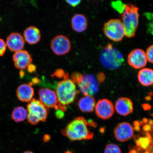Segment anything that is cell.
I'll list each match as a JSON object with an SVG mask.
<instances>
[{
	"mask_svg": "<svg viewBox=\"0 0 153 153\" xmlns=\"http://www.w3.org/2000/svg\"><path fill=\"white\" fill-rule=\"evenodd\" d=\"M88 122L83 117H78L68 123L62 133L71 141L89 140L94 134L88 128Z\"/></svg>",
	"mask_w": 153,
	"mask_h": 153,
	"instance_id": "6da1fadb",
	"label": "cell"
},
{
	"mask_svg": "<svg viewBox=\"0 0 153 153\" xmlns=\"http://www.w3.org/2000/svg\"><path fill=\"white\" fill-rule=\"evenodd\" d=\"M78 91L76 85L69 78L57 83L56 91L59 109L63 112L75 100Z\"/></svg>",
	"mask_w": 153,
	"mask_h": 153,
	"instance_id": "7a4b0ae2",
	"label": "cell"
},
{
	"mask_svg": "<svg viewBox=\"0 0 153 153\" xmlns=\"http://www.w3.org/2000/svg\"><path fill=\"white\" fill-rule=\"evenodd\" d=\"M139 8L134 5L126 4L125 8L122 14V22L125 30L126 37H134L139 23Z\"/></svg>",
	"mask_w": 153,
	"mask_h": 153,
	"instance_id": "3957f363",
	"label": "cell"
},
{
	"mask_svg": "<svg viewBox=\"0 0 153 153\" xmlns=\"http://www.w3.org/2000/svg\"><path fill=\"white\" fill-rule=\"evenodd\" d=\"M100 61L105 68L108 70H116L121 66L124 62L121 53L114 48L111 44H108L101 53Z\"/></svg>",
	"mask_w": 153,
	"mask_h": 153,
	"instance_id": "277c9868",
	"label": "cell"
},
{
	"mask_svg": "<svg viewBox=\"0 0 153 153\" xmlns=\"http://www.w3.org/2000/svg\"><path fill=\"white\" fill-rule=\"evenodd\" d=\"M28 114L27 118L29 123L35 125L40 121L45 122L48 116V108L39 100L32 99L27 106Z\"/></svg>",
	"mask_w": 153,
	"mask_h": 153,
	"instance_id": "5b68a950",
	"label": "cell"
},
{
	"mask_svg": "<svg viewBox=\"0 0 153 153\" xmlns=\"http://www.w3.org/2000/svg\"><path fill=\"white\" fill-rule=\"evenodd\" d=\"M104 33L109 39L114 42H120L125 36V30L121 20L117 19H111L105 24Z\"/></svg>",
	"mask_w": 153,
	"mask_h": 153,
	"instance_id": "8992f818",
	"label": "cell"
},
{
	"mask_svg": "<svg viewBox=\"0 0 153 153\" xmlns=\"http://www.w3.org/2000/svg\"><path fill=\"white\" fill-rule=\"evenodd\" d=\"M99 82L92 74L83 76L82 81L77 85L79 90L85 96H92L99 91Z\"/></svg>",
	"mask_w": 153,
	"mask_h": 153,
	"instance_id": "52a82bcc",
	"label": "cell"
},
{
	"mask_svg": "<svg viewBox=\"0 0 153 153\" xmlns=\"http://www.w3.org/2000/svg\"><path fill=\"white\" fill-rule=\"evenodd\" d=\"M51 48L53 52L57 55H63L69 52L71 43L69 39L64 35H58L52 39Z\"/></svg>",
	"mask_w": 153,
	"mask_h": 153,
	"instance_id": "ba28073f",
	"label": "cell"
},
{
	"mask_svg": "<svg viewBox=\"0 0 153 153\" xmlns=\"http://www.w3.org/2000/svg\"><path fill=\"white\" fill-rule=\"evenodd\" d=\"M40 101L48 108H53L55 110L60 109L56 93L49 89L42 88L38 91Z\"/></svg>",
	"mask_w": 153,
	"mask_h": 153,
	"instance_id": "9c48e42d",
	"label": "cell"
},
{
	"mask_svg": "<svg viewBox=\"0 0 153 153\" xmlns=\"http://www.w3.org/2000/svg\"><path fill=\"white\" fill-rule=\"evenodd\" d=\"M127 61L129 65L135 69L144 68L148 62L146 52L140 49L131 51L128 55Z\"/></svg>",
	"mask_w": 153,
	"mask_h": 153,
	"instance_id": "30bf717a",
	"label": "cell"
},
{
	"mask_svg": "<svg viewBox=\"0 0 153 153\" xmlns=\"http://www.w3.org/2000/svg\"><path fill=\"white\" fill-rule=\"evenodd\" d=\"M96 114L99 118L104 120L111 117L114 112V107L111 101L107 99L99 100L96 104Z\"/></svg>",
	"mask_w": 153,
	"mask_h": 153,
	"instance_id": "8fae6325",
	"label": "cell"
},
{
	"mask_svg": "<svg viewBox=\"0 0 153 153\" xmlns=\"http://www.w3.org/2000/svg\"><path fill=\"white\" fill-rule=\"evenodd\" d=\"M116 139L121 142H126L132 138L134 134L132 126L128 122H122L118 124L114 129Z\"/></svg>",
	"mask_w": 153,
	"mask_h": 153,
	"instance_id": "7c38bea8",
	"label": "cell"
},
{
	"mask_svg": "<svg viewBox=\"0 0 153 153\" xmlns=\"http://www.w3.org/2000/svg\"><path fill=\"white\" fill-rule=\"evenodd\" d=\"M13 60L15 67L22 70L31 64L32 59L28 51L22 50L15 53L13 55Z\"/></svg>",
	"mask_w": 153,
	"mask_h": 153,
	"instance_id": "4fadbf2b",
	"label": "cell"
},
{
	"mask_svg": "<svg viewBox=\"0 0 153 153\" xmlns=\"http://www.w3.org/2000/svg\"><path fill=\"white\" fill-rule=\"evenodd\" d=\"M6 45L10 51L16 52L22 51L25 45L24 38L16 32L11 33L7 38Z\"/></svg>",
	"mask_w": 153,
	"mask_h": 153,
	"instance_id": "5bb4252c",
	"label": "cell"
},
{
	"mask_svg": "<svg viewBox=\"0 0 153 153\" xmlns=\"http://www.w3.org/2000/svg\"><path fill=\"white\" fill-rule=\"evenodd\" d=\"M116 112L122 116H127L133 112V104L131 99L127 97H122L118 99L115 105Z\"/></svg>",
	"mask_w": 153,
	"mask_h": 153,
	"instance_id": "9a60e30c",
	"label": "cell"
},
{
	"mask_svg": "<svg viewBox=\"0 0 153 153\" xmlns=\"http://www.w3.org/2000/svg\"><path fill=\"white\" fill-rule=\"evenodd\" d=\"M16 94L19 100L28 102L32 100L34 95V90L29 84H22L17 89Z\"/></svg>",
	"mask_w": 153,
	"mask_h": 153,
	"instance_id": "2e32d148",
	"label": "cell"
},
{
	"mask_svg": "<svg viewBox=\"0 0 153 153\" xmlns=\"http://www.w3.org/2000/svg\"><path fill=\"white\" fill-rule=\"evenodd\" d=\"M24 35L25 40L30 45L37 43L41 40V32L35 26H30L27 28L25 30Z\"/></svg>",
	"mask_w": 153,
	"mask_h": 153,
	"instance_id": "e0dca14e",
	"label": "cell"
},
{
	"mask_svg": "<svg viewBox=\"0 0 153 153\" xmlns=\"http://www.w3.org/2000/svg\"><path fill=\"white\" fill-rule=\"evenodd\" d=\"M96 100L92 96H85L78 101L77 105L80 110L84 112H91L95 109Z\"/></svg>",
	"mask_w": 153,
	"mask_h": 153,
	"instance_id": "ac0fdd59",
	"label": "cell"
},
{
	"mask_svg": "<svg viewBox=\"0 0 153 153\" xmlns=\"http://www.w3.org/2000/svg\"><path fill=\"white\" fill-rule=\"evenodd\" d=\"M71 23L73 29L78 32L85 31L88 25L87 18L81 14L74 15L72 19Z\"/></svg>",
	"mask_w": 153,
	"mask_h": 153,
	"instance_id": "d6986e66",
	"label": "cell"
},
{
	"mask_svg": "<svg viewBox=\"0 0 153 153\" xmlns=\"http://www.w3.org/2000/svg\"><path fill=\"white\" fill-rule=\"evenodd\" d=\"M137 78L140 83L145 86H149L153 84V70L145 68L141 69L138 72Z\"/></svg>",
	"mask_w": 153,
	"mask_h": 153,
	"instance_id": "ffe728a7",
	"label": "cell"
},
{
	"mask_svg": "<svg viewBox=\"0 0 153 153\" xmlns=\"http://www.w3.org/2000/svg\"><path fill=\"white\" fill-rule=\"evenodd\" d=\"M28 114L27 110L24 107L18 106L13 110L11 115V118L16 123L22 122L26 119Z\"/></svg>",
	"mask_w": 153,
	"mask_h": 153,
	"instance_id": "44dd1931",
	"label": "cell"
},
{
	"mask_svg": "<svg viewBox=\"0 0 153 153\" xmlns=\"http://www.w3.org/2000/svg\"><path fill=\"white\" fill-rule=\"evenodd\" d=\"M144 16L148 21L147 23V31L149 34L153 35V13H146Z\"/></svg>",
	"mask_w": 153,
	"mask_h": 153,
	"instance_id": "7402d4cb",
	"label": "cell"
},
{
	"mask_svg": "<svg viewBox=\"0 0 153 153\" xmlns=\"http://www.w3.org/2000/svg\"><path fill=\"white\" fill-rule=\"evenodd\" d=\"M104 153H122V152L117 145L110 143L105 147Z\"/></svg>",
	"mask_w": 153,
	"mask_h": 153,
	"instance_id": "603a6c76",
	"label": "cell"
},
{
	"mask_svg": "<svg viewBox=\"0 0 153 153\" xmlns=\"http://www.w3.org/2000/svg\"><path fill=\"white\" fill-rule=\"evenodd\" d=\"M113 8L115 9L120 14H122L125 8L126 4L120 1H113L111 3Z\"/></svg>",
	"mask_w": 153,
	"mask_h": 153,
	"instance_id": "cb8c5ba5",
	"label": "cell"
},
{
	"mask_svg": "<svg viewBox=\"0 0 153 153\" xmlns=\"http://www.w3.org/2000/svg\"><path fill=\"white\" fill-rule=\"evenodd\" d=\"M83 75L79 72H75L72 74L71 79L75 85H78L82 81Z\"/></svg>",
	"mask_w": 153,
	"mask_h": 153,
	"instance_id": "d4e9b609",
	"label": "cell"
},
{
	"mask_svg": "<svg viewBox=\"0 0 153 153\" xmlns=\"http://www.w3.org/2000/svg\"><path fill=\"white\" fill-rule=\"evenodd\" d=\"M146 54L148 61L153 64V45L150 46L147 49Z\"/></svg>",
	"mask_w": 153,
	"mask_h": 153,
	"instance_id": "484cf974",
	"label": "cell"
},
{
	"mask_svg": "<svg viewBox=\"0 0 153 153\" xmlns=\"http://www.w3.org/2000/svg\"><path fill=\"white\" fill-rule=\"evenodd\" d=\"M7 45L4 40L0 38V57L4 54L7 49Z\"/></svg>",
	"mask_w": 153,
	"mask_h": 153,
	"instance_id": "4316f807",
	"label": "cell"
},
{
	"mask_svg": "<svg viewBox=\"0 0 153 153\" xmlns=\"http://www.w3.org/2000/svg\"><path fill=\"white\" fill-rule=\"evenodd\" d=\"M65 73L64 71L61 69L57 70L53 74V76H56L58 78H62L64 77Z\"/></svg>",
	"mask_w": 153,
	"mask_h": 153,
	"instance_id": "83f0119b",
	"label": "cell"
},
{
	"mask_svg": "<svg viewBox=\"0 0 153 153\" xmlns=\"http://www.w3.org/2000/svg\"><path fill=\"white\" fill-rule=\"evenodd\" d=\"M81 1H66L67 3L71 6L75 7L77 6L81 3Z\"/></svg>",
	"mask_w": 153,
	"mask_h": 153,
	"instance_id": "f1b7e54d",
	"label": "cell"
},
{
	"mask_svg": "<svg viewBox=\"0 0 153 153\" xmlns=\"http://www.w3.org/2000/svg\"><path fill=\"white\" fill-rule=\"evenodd\" d=\"M55 115L56 117L59 119H62L64 116V112L60 109L56 110Z\"/></svg>",
	"mask_w": 153,
	"mask_h": 153,
	"instance_id": "f546056e",
	"label": "cell"
},
{
	"mask_svg": "<svg viewBox=\"0 0 153 153\" xmlns=\"http://www.w3.org/2000/svg\"><path fill=\"white\" fill-rule=\"evenodd\" d=\"M27 70L28 72L30 73H32L36 71V67L33 65L30 64L28 67Z\"/></svg>",
	"mask_w": 153,
	"mask_h": 153,
	"instance_id": "4dcf8cb0",
	"label": "cell"
},
{
	"mask_svg": "<svg viewBox=\"0 0 153 153\" xmlns=\"http://www.w3.org/2000/svg\"><path fill=\"white\" fill-rule=\"evenodd\" d=\"M51 137L49 135H44L43 137V140L44 143H47L48 142V141L50 140Z\"/></svg>",
	"mask_w": 153,
	"mask_h": 153,
	"instance_id": "1f68e13d",
	"label": "cell"
},
{
	"mask_svg": "<svg viewBox=\"0 0 153 153\" xmlns=\"http://www.w3.org/2000/svg\"><path fill=\"white\" fill-rule=\"evenodd\" d=\"M24 73L22 71V70H21V71L20 72V75L21 76H23L24 75Z\"/></svg>",
	"mask_w": 153,
	"mask_h": 153,
	"instance_id": "d6a6232c",
	"label": "cell"
},
{
	"mask_svg": "<svg viewBox=\"0 0 153 153\" xmlns=\"http://www.w3.org/2000/svg\"><path fill=\"white\" fill-rule=\"evenodd\" d=\"M23 153H34L33 152L30 151H27L26 152H24Z\"/></svg>",
	"mask_w": 153,
	"mask_h": 153,
	"instance_id": "836d02e7",
	"label": "cell"
},
{
	"mask_svg": "<svg viewBox=\"0 0 153 153\" xmlns=\"http://www.w3.org/2000/svg\"><path fill=\"white\" fill-rule=\"evenodd\" d=\"M64 153H73V152H71V151H66V152H65Z\"/></svg>",
	"mask_w": 153,
	"mask_h": 153,
	"instance_id": "e575fe53",
	"label": "cell"
}]
</instances>
